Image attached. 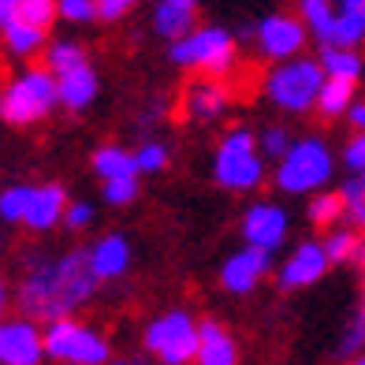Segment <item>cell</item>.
I'll return each mask as SVG.
<instances>
[{
  "label": "cell",
  "instance_id": "1",
  "mask_svg": "<svg viewBox=\"0 0 365 365\" xmlns=\"http://www.w3.org/2000/svg\"><path fill=\"white\" fill-rule=\"evenodd\" d=\"M101 276L93 272L86 250H68L60 257H30L15 287V306L34 321H56L90 302Z\"/></svg>",
  "mask_w": 365,
  "mask_h": 365
},
{
  "label": "cell",
  "instance_id": "2",
  "mask_svg": "<svg viewBox=\"0 0 365 365\" xmlns=\"http://www.w3.org/2000/svg\"><path fill=\"white\" fill-rule=\"evenodd\" d=\"M168 60L182 71L227 78L235 71L239 45H235V34L224 26H194L190 34H182L179 41L168 45Z\"/></svg>",
  "mask_w": 365,
  "mask_h": 365
},
{
  "label": "cell",
  "instance_id": "3",
  "mask_svg": "<svg viewBox=\"0 0 365 365\" xmlns=\"http://www.w3.org/2000/svg\"><path fill=\"white\" fill-rule=\"evenodd\" d=\"M324 78H328V71L321 60L298 53L291 60H279L264 75V97L284 112H309V108H317Z\"/></svg>",
  "mask_w": 365,
  "mask_h": 365
},
{
  "label": "cell",
  "instance_id": "4",
  "mask_svg": "<svg viewBox=\"0 0 365 365\" xmlns=\"http://www.w3.org/2000/svg\"><path fill=\"white\" fill-rule=\"evenodd\" d=\"M56 105H60L56 71L30 68L23 75H15L4 86V93H0V120L11 127H30V123L45 120Z\"/></svg>",
  "mask_w": 365,
  "mask_h": 365
},
{
  "label": "cell",
  "instance_id": "5",
  "mask_svg": "<svg viewBox=\"0 0 365 365\" xmlns=\"http://www.w3.org/2000/svg\"><path fill=\"white\" fill-rule=\"evenodd\" d=\"M331 172H336V157L324 138H294L291 149L276 160V175L272 182L284 194H313L321 190L324 182H331Z\"/></svg>",
  "mask_w": 365,
  "mask_h": 365
},
{
  "label": "cell",
  "instance_id": "6",
  "mask_svg": "<svg viewBox=\"0 0 365 365\" xmlns=\"http://www.w3.org/2000/svg\"><path fill=\"white\" fill-rule=\"evenodd\" d=\"M212 179H217L224 190H235V194L261 187L264 153H261V142L246 127H231L220 138L217 157H212Z\"/></svg>",
  "mask_w": 365,
  "mask_h": 365
},
{
  "label": "cell",
  "instance_id": "7",
  "mask_svg": "<svg viewBox=\"0 0 365 365\" xmlns=\"http://www.w3.org/2000/svg\"><path fill=\"white\" fill-rule=\"evenodd\" d=\"M45 351L53 361H71V365H108L112 346L93 324L68 317H56L45 324Z\"/></svg>",
  "mask_w": 365,
  "mask_h": 365
},
{
  "label": "cell",
  "instance_id": "8",
  "mask_svg": "<svg viewBox=\"0 0 365 365\" xmlns=\"http://www.w3.org/2000/svg\"><path fill=\"white\" fill-rule=\"evenodd\" d=\"M145 351L164 365H190L197 358V343H202V328L187 309H168L145 324Z\"/></svg>",
  "mask_w": 365,
  "mask_h": 365
},
{
  "label": "cell",
  "instance_id": "9",
  "mask_svg": "<svg viewBox=\"0 0 365 365\" xmlns=\"http://www.w3.org/2000/svg\"><path fill=\"white\" fill-rule=\"evenodd\" d=\"M309 38L313 34H309V26L302 23V15H298V11L294 15L291 11H272V15H264L261 23H254V41L261 48V56L272 60V63L298 56Z\"/></svg>",
  "mask_w": 365,
  "mask_h": 365
},
{
  "label": "cell",
  "instance_id": "10",
  "mask_svg": "<svg viewBox=\"0 0 365 365\" xmlns=\"http://www.w3.org/2000/svg\"><path fill=\"white\" fill-rule=\"evenodd\" d=\"M48 358L45 331L34 317H11L0 321V365H41Z\"/></svg>",
  "mask_w": 365,
  "mask_h": 365
},
{
  "label": "cell",
  "instance_id": "11",
  "mask_svg": "<svg viewBox=\"0 0 365 365\" xmlns=\"http://www.w3.org/2000/svg\"><path fill=\"white\" fill-rule=\"evenodd\" d=\"M328 250H324V239H302L287 254V261L276 269V284L284 291H302V287H313L317 279H324L328 272Z\"/></svg>",
  "mask_w": 365,
  "mask_h": 365
},
{
  "label": "cell",
  "instance_id": "12",
  "mask_svg": "<svg viewBox=\"0 0 365 365\" xmlns=\"http://www.w3.org/2000/svg\"><path fill=\"white\" fill-rule=\"evenodd\" d=\"M272 269V250H264V246H250L246 242L242 250H235L224 269H220V287L231 291V294H250L264 276Z\"/></svg>",
  "mask_w": 365,
  "mask_h": 365
},
{
  "label": "cell",
  "instance_id": "13",
  "mask_svg": "<svg viewBox=\"0 0 365 365\" xmlns=\"http://www.w3.org/2000/svg\"><path fill=\"white\" fill-rule=\"evenodd\" d=\"M287 231H291L287 212L279 205H272V202H254L242 212V239L250 246H264V250L276 254L279 246H284Z\"/></svg>",
  "mask_w": 365,
  "mask_h": 365
},
{
  "label": "cell",
  "instance_id": "14",
  "mask_svg": "<svg viewBox=\"0 0 365 365\" xmlns=\"http://www.w3.org/2000/svg\"><path fill=\"white\" fill-rule=\"evenodd\" d=\"M68 190L60 182H41L30 194V205H26V217L23 227L26 231H53L56 224H63V212H68Z\"/></svg>",
  "mask_w": 365,
  "mask_h": 365
},
{
  "label": "cell",
  "instance_id": "15",
  "mask_svg": "<svg viewBox=\"0 0 365 365\" xmlns=\"http://www.w3.org/2000/svg\"><path fill=\"white\" fill-rule=\"evenodd\" d=\"M231 93L224 86V78L217 75H202L197 82H190L187 93H182V112L190 115V120H217V115L227 108Z\"/></svg>",
  "mask_w": 365,
  "mask_h": 365
},
{
  "label": "cell",
  "instance_id": "16",
  "mask_svg": "<svg viewBox=\"0 0 365 365\" xmlns=\"http://www.w3.org/2000/svg\"><path fill=\"white\" fill-rule=\"evenodd\" d=\"M86 254H90L93 272L101 276V279H120L130 269V242H127V235H120V231L101 235Z\"/></svg>",
  "mask_w": 365,
  "mask_h": 365
},
{
  "label": "cell",
  "instance_id": "17",
  "mask_svg": "<svg viewBox=\"0 0 365 365\" xmlns=\"http://www.w3.org/2000/svg\"><path fill=\"white\" fill-rule=\"evenodd\" d=\"M197 26V4L194 0H157L153 8V30L168 41H179Z\"/></svg>",
  "mask_w": 365,
  "mask_h": 365
},
{
  "label": "cell",
  "instance_id": "18",
  "mask_svg": "<svg viewBox=\"0 0 365 365\" xmlns=\"http://www.w3.org/2000/svg\"><path fill=\"white\" fill-rule=\"evenodd\" d=\"M197 328H202V343L194 365H239V346L220 321H197Z\"/></svg>",
  "mask_w": 365,
  "mask_h": 365
},
{
  "label": "cell",
  "instance_id": "19",
  "mask_svg": "<svg viewBox=\"0 0 365 365\" xmlns=\"http://www.w3.org/2000/svg\"><path fill=\"white\" fill-rule=\"evenodd\" d=\"M56 82H60V105L71 108V112H82L86 105H93L97 86H101V82H97V71L90 68V60L71 68V71H60Z\"/></svg>",
  "mask_w": 365,
  "mask_h": 365
},
{
  "label": "cell",
  "instance_id": "20",
  "mask_svg": "<svg viewBox=\"0 0 365 365\" xmlns=\"http://www.w3.org/2000/svg\"><path fill=\"white\" fill-rule=\"evenodd\" d=\"M45 34H48L45 26H34L26 19H8L4 26H0V41H4V48L11 56H19V60H30L34 53H41Z\"/></svg>",
  "mask_w": 365,
  "mask_h": 365
},
{
  "label": "cell",
  "instance_id": "21",
  "mask_svg": "<svg viewBox=\"0 0 365 365\" xmlns=\"http://www.w3.org/2000/svg\"><path fill=\"white\" fill-rule=\"evenodd\" d=\"M358 82L354 78H324L321 86V97H317V112L324 115V120H339V115H346V108H351L358 101Z\"/></svg>",
  "mask_w": 365,
  "mask_h": 365
},
{
  "label": "cell",
  "instance_id": "22",
  "mask_svg": "<svg viewBox=\"0 0 365 365\" xmlns=\"http://www.w3.org/2000/svg\"><path fill=\"white\" fill-rule=\"evenodd\" d=\"M317 60L324 63V71L331 78H354L358 82L365 75V56L358 53L354 45H321Z\"/></svg>",
  "mask_w": 365,
  "mask_h": 365
},
{
  "label": "cell",
  "instance_id": "23",
  "mask_svg": "<svg viewBox=\"0 0 365 365\" xmlns=\"http://www.w3.org/2000/svg\"><path fill=\"white\" fill-rule=\"evenodd\" d=\"M306 217L313 227H336L339 220H346V202H343V194L339 190H313L309 194V202H306Z\"/></svg>",
  "mask_w": 365,
  "mask_h": 365
},
{
  "label": "cell",
  "instance_id": "24",
  "mask_svg": "<svg viewBox=\"0 0 365 365\" xmlns=\"http://www.w3.org/2000/svg\"><path fill=\"white\" fill-rule=\"evenodd\" d=\"M298 15L309 26V34L321 45L331 41V26H336V0H298Z\"/></svg>",
  "mask_w": 365,
  "mask_h": 365
},
{
  "label": "cell",
  "instance_id": "25",
  "mask_svg": "<svg viewBox=\"0 0 365 365\" xmlns=\"http://www.w3.org/2000/svg\"><path fill=\"white\" fill-rule=\"evenodd\" d=\"M93 172L101 179H115V175H142L138 172V157L127 153L123 145H101L93 153Z\"/></svg>",
  "mask_w": 365,
  "mask_h": 365
},
{
  "label": "cell",
  "instance_id": "26",
  "mask_svg": "<svg viewBox=\"0 0 365 365\" xmlns=\"http://www.w3.org/2000/svg\"><path fill=\"white\" fill-rule=\"evenodd\" d=\"M361 231L351 224V227H328V235H324V250L331 257V264H351L354 254H358V246H361Z\"/></svg>",
  "mask_w": 365,
  "mask_h": 365
},
{
  "label": "cell",
  "instance_id": "27",
  "mask_svg": "<svg viewBox=\"0 0 365 365\" xmlns=\"http://www.w3.org/2000/svg\"><path fill=\"white\" fill-rule=\"evenodd\" d=\"M78 63H86V48H82L78 41H53L45 48V68L56 71V75L78 68Z\"/></svg>",
  "mask_w": 365,
  "mask_h": 365
},
{
  "label": "cell",
  "instance_id": "28",
  "mask_svg": "<svg viewBox=\"0 0 365 365\" xmlns=\"http://www.w3.org/2000/svg\"><path fill=\"white\" fill-rule=\"evenodd\" d=\"M30 194H34V187H26V182H15V187L0 190V220L4 224H23Z\"/></svg>",
  "mask_w": 365,
  "mask_h": 365
},
{
  "label": "cell",
  "instance_id": "29",
  "mask_svg": "<svg viewBox=\"0 0 365 365\" xmlns=\"http://www.w3.org/2000/svg\"><path fill=\"white\" fill-rule=\"evenodd\" d=\"M365 351V302L351 313V321H346L343 328V336H339V346H336V354L346 361V358H354Z\"/></svg>",
  "mask_w": 365,
  "mask_h": 365
},
{
  "label": "cell",
  "instance_id": "30",
  "mask_svg": "<svg viewBox=\"0 0 365 365\" xmlns=\"http://www.w3.org/2000/svg\"><path fill=\"white\" fill-rule=\"evenodd\" d=\"M15 19H26L48 30L60 19V0H15Z\"/></svg>",
  "mask_w": 365,
  "mask_h": 365
},
{
  "label": "cell",
  "instance_id": "31",
  "mask_svg": "<svg viewBox=\"0 0 365 365\" xmlns=\"http://www.w3.org/2000/svg\"><path fill=\"white\" fill-rule=\"evenodd\" d=\"M105 202L115 205V209H123L130 205L138 197V175H115V179H105Z\"/></svg>",
  "mask_w": 365,
  "mask_h": 365
},
{
  "label": "cell",
  "instance_id": "32",
  "mask_svg": "<svg viewBox=\"0 0 365 365\" xmlns=\"http://www.w3.org/2000/svg\"><path fill=\"white\" fill-rule=\"evenodd\" d=\"M60 19L82 26V23L101 19V8H97V0H60Z\"/></svg>",
  "mask_w": 365,
  "mask_h": 365
},
{
  "label": "cell",
  "instance_id": "33",
  "mask_svg": "<svg viewBox=\"0 0 365 365\" xmlns=\"http://www.w3.org/2000/svg\"><path fill=\"white\" fill-rule=\"evenodd\" d=\"M339 160H343V168L351 172V175H361L365 172V130H354V135L346 138Z\"/></svg>",
  "mask_w": 365,
  "mask_h": 365
},
{
  "label": "cell",
  "instance_id": "34",
  "mask_svg": "<svg viewBox=\"0 0 365 365\" xmlns=\"http://www.w3.org/2000/svg\"><path fill=\"white\" fill-rule=\"evenodd\" d=\"M135 157H138V172H164V168H168V149H164L160 142L138 145Z\"/></svg>",
  "mask_w": 365,
  "mask_h": 365
},
{
  "label": "cell",
  "instance_id": "35",
  "mask_svg": "<svg viewBox=\"0 0 365 365\" xmlns=\"http://www.w3.org/2000/svg\"><path fill=\"white\" fill-rule=\"evenodd\" d=\"M257 142H261V153H264V157L279 160V157H284L287 149H291V142H294V138L287 135L284 127H269V130H261V138H257Z\"/></svg>",
  "mask_w": 365,
  "mask_h": 365
},
{
  "label": "cell",
  "instance_id": "36",
  "mask_svg": "<svg viewBox=\"0 0 365 365\" xmlns=\"http://www.w3.org/2000/svg\"><path fill=\"white\" fill-rule=\"evenodd\" d=\"M90 224H93V209L86 202H71L68 212H63V227L68 231H86Z\"/></svg>",
  "mask_w": 365,
  "mask_h": 365
},
{
  "label": "cell",
  "instance_id": "37",
  "mask_svg": "<svg viewBox=\"0 0 365 365\" xmlns=\"http://www.w3.org/2000/svg\"><path fill=\"white\" fill-rule=\"evenodd\" d=\"M138 4H142V0H97V8H101V19H105V23L123 19V15L135 11Z\"/></svg>",
  "mask_w": 365,
  "mask_h": 365
},
{
  "label": "cell",
  "instance_id": "38",
  "mask_svg": "<svg viewBox=\"0 0 365 365\" xmlns=\"http://www.w3.org/2000/svg\"><path fill=\"white\" fill-rule=\"evenodd\" d=\"M346 123H351L354 130H365V101H354L351 108H346Z\"/></svg>",
  "mask_w": 365,
  "mask_h": 365
},
{
  "label": "cell",
  "instance_id": "39",
  "mask_svg": "<svg viewBox=\"0 0 365 365\" xmlns=\"http://www.w3.org/2000/svg\"><path fill=\"white\" fill-rule=\"evenodd\" d=\"M346 220H351V224L361 231V235H365V202H361V205H354V209H346Z\"/></svg>",
  "mask_w": 365,
  "mask_h": 365
},
{
  "label": "cell",
  "instance_id": "40",
  "mask_svg": "<svg viewBox=\"0 0 365 365\" xmlns=\"http://www.w3.org/2000/svg\"><path fill=\"white\" fill-rule=\"evenodd\" d=\"M8 19H15V0H0V26Z\"/></svg>",
  "mask_w": 365,
  "mask_h": 365
},
{
  "label": "cell",
  "instance_id": "41",
  "mask_svg": "<svg viewBox=\"0 0 365 365\" xmlns=\"http://www.w3.org/2000/svg\"><path fill=\"white\" fill-rule=\"evenodd\" d=\"M112 365H153V361H142V358H123V361H112ZM157 365H164V361H157Z\"/></svg>",
  "mask_w": 365,
  "mask_h": 365
},
{
  "label": "cell",
  "instance_id": "42",
  "mask_svg": "<svg viewBox=\"0 0 365 365\" xmlns=\"http://www.w3.org/2000/svg\"><path fill=\"white\" fill-rule=\"evenodd\" d=\"M346 365H365V351H361V354H354V358H346Z\"/></svg>",
  "mask_w": 365,
  "mask_h": 365
},
{
  "label": "cell",
  "instance_id": "43",
  "mask_svg": "<svg viewBox=\"0 0 365 365\" xmlns=\"http://www.w3.org/2000/svg\"><path fill=\"white\" fill-rule=\"evenodd\" d=\"M4 302H8V287H4V279H0V309H4Z\"/></svg>",
  "mask_w": 365,
  "mask_h": 365
},
{
  "label": "cell",
  "instance_id": "44",
  "mask_svg": "<svg viewBox=\"0 0 365 365\" xmlns=\"http://www.w3.org/2000/svg\"><path fill=\"white\" fill-rule=\"evenodd\" d=\"M60 365H71V361H60Z\"/></svg>",
  "mask_w": 365,
  "mask_h": 365
},
{
  "label": "cell",
  "instance_id": "45",
  "mask_svg": "<svg viewBox=\"0 0 365 365\" xmlns=\"http://www.w3.org/2000/svg\"><path fill=\"white\" fill-rule=\"evenodd\" d=\"M361 179H365V172H361Z\"/></svg>",
  "mask_w": 365,
  "mask_h": 365
},
{
  "label": "cell",
  "instance_id": "46",
  "mask_svg": "<svg viewBox=\"0 0 365 365\" xmlns=\"http://www.w3.org/2000/svg\"><path fill=\"white\" fill-rule=\"evenodd\" d=\"M361 302H365V298H361Z\"/></svg>",
  "mask_w": 365,
  "mask_h": 365
}]
</instances>
